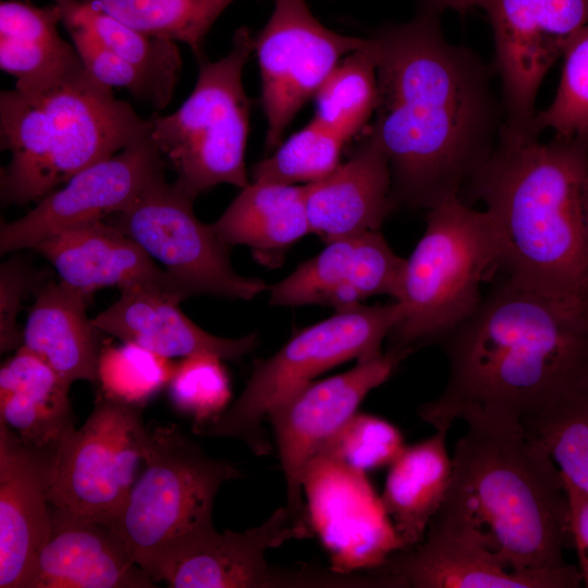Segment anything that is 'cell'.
I'll list each match as a JSON object with an SVG mask.
<instances>
[{"instance_id":"1","label":"cell","mask_w":588,"mask_h":588,"mask_svg":"<svg viewBox=\"0 0 588 588\" xmlns=\"http://www.w3.org/2000/svg\"><path fill=\"white\" fill-rule=\"evenodd\" d=\"M367 39L378 84L368 132L387 156L391 198L395 208L429 210L461 195L501 138L495 71L448 41L439 15L420 5L411 21Z\"/></svg>"},{"instance_id":"2","label":"cell","mask_w":588,"mask_h":588,"mask_svg":"<svg viewBox=\"0 0 588 588\" xmlns=\"http://www.w3.org/2000/svg\"><path fill=\"white\" fill-rule=\"evenodd\" d=\"M438 343L446 384L418 409L436 429L449 430L471 408L522 421L588 388V308L580 293L502 272Z\"/></svg>"},{"instance_id":"3","label":"cell","mask_w":588,"mask_h":588,"mask_svg":"<svg viewBox=\"0 0 588 588\" xmlns=\"http://www.w3.org/2000/svg\"><path fill=\"white\" fill-rule=\"evenodd\" d=\"M450 483L428 527L527 572L567 566L569 509L563 477L519 419L466 409Z\"/></svg>"},{"instance_id":"4","label":"cell","mask_w":588,"mask_h":588,"mask_svg":"<svg viewBox=\"0 0 588 588\" xmlns=\"http://www.w3.org/2000/svg\"><path fill=\"white\" fill-rule=\"evenodd\" d=\"M588 135L501 138L460 195L480 201L498 231L501 272L563 293H580L588 266L584 186Z\"/></svg>"},{"instance_id":"5","label":"cell","mask_w":588,"mask_h":588,"mask_svg":"<svg viewBox=\"0 0 588 588\" xmlns=\"http://www.w3.org/2000/svg\"><path fill=\"white\" fill-rule=\"evenodd\" d=\"M150 134V121L85 66L50 86L0 94L3 206L37 203L81 170Z\"/></svg>"},{"instance_id":"6","label":"cell","mask_w":588,"mask_h":588,"mask_svg":"<svg viewBox=\"0 0 588 588\" xmlns=\"http://www.w3.org/2000/svg\"><path fill=\"white\" fill-rule=\"evenodd\" d=\"M427 211L424 234L405 259L388 350L412 354L439 342L476 309L482 285L502 269L501 241L487 211L460 195Z\"/></svg>"},{"instance_id":"7","label":"cell","mask_w":588,"mask_h":588,"mask_svg":"<svg viewBox=\"0 0 588 588\" xmlns=\"http://www.w3.org/2000/svg\"><path fill=\"white\" fill-rule=\"evenodd\" d=\"M240 476L235 465L207 455L176 425L157 426L149 429L144 470L112 528L154 579L185 544L215 529L217 492Z\"/></svg>"},{"instance_id":"8","label":"cell","mask_w":588,"mask_h":588,"mask_svg":"<svg viewBox=\"0 0 588 588\" xmlns=\"http://www.w3.org/2000/svg\"><path fill=\"white\" fill-rule=\"evenodd\" d=\"M253 52V34L240 27L224 57L197 59L194 89L181 107L149 118L150 138L175 173L173 185L194 200L219 184L242 189L250 183L245 168L250 101L243 70Z\"/></svg>"},{"instance_id":"9","label":"cell","mask_w":588,"mask_h":588,"mask_svg":"<svg viewBox=\"0 0 588 588\" xmlns=\"http://www.w3.org/2000/svg\"><path fill=\"white\" fill-rule=\"evenodd\" d=\"M399 318L396 301L336 309L331 317L298 331L272 356L255 359L237 400L194 432L235 438L255 455L269 454L271 444L264 428L269 413L323 371L350 359L381 355L382 343Z\"/></svg>"},{"instance_id":"10","label":"cell","mask_w":588,"mask_h":588,"mask_svg":"<svg viewBox=\"0 0 588 588\" xmlns=\"http://www.w3.org/2000/svg\"><path fill=\"white\" fill-rule=\"evenodd\" d=\"M142 408L99 393L84 425L59 444L50 504L113 526L135 482L149 438Z\"/></svg>"},{"instance_id":"11","label":"cell","mask_w":588,"mask_h":588,"mask_svg":"<svg viewBox=\"0 0 588 588\" xmlns=\"http://www.w3.org/2000/svg\"><path fill=\"white\" fill-rule=\"evenodd\" d=\"M194 199L166 177L149 186L127 209L110 222L161 264L175 292L185 299L213 295L249 301L268 291L256 278L238 274L230 261V248L194 213Z\"/></svg>"},{"instance_id":"12","label":"cell","mask_w":588,"mask_h":588,"mask_svg":"<svg viewBox=\"0 0 588 588\" xmlns=\"http://www.w3.org/2000/svg\"><path fill=\"white\" fill-rule=\"evenodd\" d=\"M482 9L493 33V69L505 117L502 135L539 138L538 90L573 36L588 24V0H487Z\"/></svg>"},{"instance_id":"13","label":"cell","mask_w":588,"mask_h":588,"mask_svg":"<svg viewBox=\"0 0 588 588\" xmlns=\"http://www.w3.org/2000/svg\"><path fill=\"white\" fill-rule=\"evenodd\" d=\"M366 44L367 37L326 27L311 12L308 0H274L268 22L254 36L267 150L281 144L292 120L341 60Z\"/></svg>"},{"instance_id":"14","label":"cell","mask_w":588,"mask_h":588,"mask_svg":"<svg viewBox=\"0 0 588 588\" xmlns=\"http://www.w3.org/2000/svg\"><path fill=\"white\" fill-rule=\"evenodd\" d=\"M409 353L387 350L350 370L311 381L268 415L285 477L286 510L298 539L311 536L304 503L305 476L320 449L357 413L367 394L385 382Z\"/></svg>"},{"instance_id":"15","label":"cell","mask_w":588,"mask_h":588,"mask_svg":"<svg viewBox=\"0 0 588 588\" xmlns=\"http://www.w3.org/2000/svg\"><path fill=\"white\" fill-rule=\"evenodd\" d=\"M168 168L150 135L74 174L22 218L1 222L0 253L29 248L60 231L127 209Z\"/></svg>"},{"instance_id":"16","label":"cell","mask_w":588,"mask_h":588,"mask_svg":"<svg viewBox=\"0 0 588 588\" xmlns=\"http://www.w3.org/2000/svg\"><path fill=\"white\" fill-rule=\"evenodd\" d=\"M297 538L285 506L245 531L216 528L176 552L157 572L155 581L172 588L342 587L344 575L310 566L275 567L266 552Z\"/></svg>"},{"instance_id":"17","label":"cell","mask_w":588,"mask_h":588,"mask_svg":"<svg viewBox=\"0 0 588 588\" xmlns=\"http://www.w3.org/2000/svg\"><path fill=\"white\" fill-rule=\"evenodd\" d=\"M57 449L29 445L0 422V588H32L50 528Z\"/></svg>"},{"instance_id":"18","label":"cell","mask_w":588,"mask_h":588,"mask_svg":"<svg viewBox=\"0 0 588 588\" xmlns=\"http://www.w3.org/2000/svg\"><path fill=\"white\" fill-rule=\"evenodd\" d=\"M404 264L405 258L395 254L379 230L333 240L290 275L269 286V303L326 305L336 310L376 295H389L396 301Z\"/></svg>"},{"instance_id":"19","label":"cell","mask_w":588,"mask_h":588,"mask_svg":"<svg viewBox=\"0 0 588 588\" xmlns=\"http://www.w3.org/2000/svg\"><path fill=\"white\" fill-rule=\"evenodd\" d=\"M392 588H577V566L514 571L486 550L428 527L414 548L396 550L369 571Z\"/></svg>"},{"instance_id":"20","label":"cell","mask_w":588,"mask_h":588,"mask_svg":"<svg viewBox=\"0 0 588 588\" xmlns=\"http://www.w3.org/2000/svg\"><path fill=\"white\" fill-rule=\"evenodd\" d=\"M119 534L50 504V528L32 588H154Z\"/></svg>"},{"instance_id":"21","label":"cell","mask_w":588,"mask_h":588,"mask_svg":"<svg viewBox=\"0 0 588 588\" xmlns=\"http://www.w3.org/2000/svg\"><path fill=\"white\" fill-rule=\"evenodd\" d=\"M107 309L93 318L102 332L146 347L167 358L212 355L222 360L238 362L257 346V334L237 339L208 333L179 305L175 294L151 286H128Z\"/></svg>"},{"instance_id":"22","label":"cell","mask_w":588,"mask_h":588,"mask_svg":"<svg viewBox=\"0 0 588 588\" xmlns=\"http://www.w3.org/2000/svg\"><path fill=\"white\" fill-rule=\"evenodd\" d=\"M32 249L53 266L61 282L88 294L105 287L151 286L181 297L163 269L103 220L60 231Z\"/></svg>"},{"instance_id":"23","label":"cell","mask_w":588,"mask_h":588,"mask_svg":"<svg viewBox=\"0 0 588 588\" xmlns=\"http://www.w3.org/2000/svg\"><path fill=\"white\" fill-rule=\"evenodd\" d=\"M310 233L326 243L378 231L395 209L384 151L368 132L351 157L326 177L304 185Z\"/></svg>"},{"instance_id":"24","label":"cell","mask_w":588,"mask_h":588,"mask_svg":"<svg viewBox=\"0 0 588 588\" xmlns=\"http://www.w3.org/2000/svg\"><path fill=\"white\" fill-rule=\"evenodd\" d=\"M93 294L59 281L41 285L23 329V347L66 382L97 383L102 346L99 329L87 316Z\"/></svg>"},{"instance_id":"25","label":"cell","mask_w":588,"mask_h":588,"mask_svg":"<svg viewBox=\"0 0 588 588\" xmlns=\"http://www.w3.org/2000/svg\"><path fill=\"white\" fill-rule=\"evenodd\" d=\"M62 10L26 0L0 2V68L22 93L41 90L84 66L76 48L59 33Z\"/></svg>"},{"instance_id":"26","label":"cell","mask_w":588,"mask_h":588,"mask_svg":"<svg viewBox=\"0 0 588 588\" xmlns=\"http://www.w3.org/2000/svg\"><path fill=\"white\" fill-rule=\"evenodd\" d=\"M70 385L21 346L0 369V422L29 445L58 448L75 427Z\"/></svg>"},{"instance_id":"27","label":"cell","mask_w":588,"mask_h":588,"mask_svg":"<svg viewBox=\"0 0 588 588\" xmlns=\"http://www.w3.org/2000/svg\"><path fill=\"white\" fill-rule=\"evenodd\" d=\"M446 429L406 445L389 465L380 505L403 549L419 544L445 497L452 471Z\"/></svg>"},{"instance_id":"28","label":"cell","mask_w":588,"mask_h":588,"mask_svg":"<svg viewBox=\"0 0 588 588\" xmlns=\"http://www.w3.org/2000/svg\"><path fill=\"white\" fill-rule=\"evenodd\" d=\"M211 226L229 246H248L257 260L274 266L310 233L304 185L250 181Z\"/></svg>"},{"instance_id":"29","label":"cell","mask_w":588,"mask_h":588,"mask_svg":"<svg viewBox=\"0 0 588 588\" xmlns=\"http://www.w3.org/2000/svg\"><path fill=\"white\" fill-rule=\"evenodd\" d=\"M150 36L182 42L196 59L206 56L207 34L235 0H82Z\"/></svg>"},{"instance_id":"30","label":"cell","mask_w":588,"mask_h":588,"mask_svg":"<svg viewBox=\"0 0 588 588\" xmlns=\"http://www.w3.org/2000/svg\"><path fill=\"white\" fill-rule=\"evenodd\" d=\"M314 120L345 144L363 131L375 114L377 70L367 44L347 54L314 96Z\"/></svg>"},{"instance_id":"31","label":"cell","mask_w":588,"mask_h":588,"mask_svg":"<svg viewBox=\"0 0 588 588\" xmlns=\"http://www.w3.org/2000/svg\"><path fill=\"white\" fill-rule=\"evenodd\" d=\"M66 17L84 24L106 48L172 99L182 69V57L175 41L142 33L82 0L62 13V20Z\"/></svg>"},{"instance_id":"32","label":"cell","mask_w":588,"mask_h":588,"mask_svg":"<svg viewBox=\"0 0 588 588\" xmlns=\"http://www.w3.org/2000/svg\"><path fill=\"white\" fill-rule=\"evenodd\" d=\"M522 424L552 458L564 483L588 493V388Z\"/></svg>"},{"instance_id":"33","label":"cell","mask_w":588,"mask_h":588,"mask_svg":"<svg viewBox=\"0 0 588 588\" xmlns=\"http://www.w3.org/2000/svg\"><path fill=\"white\" fill-rule=\"evenodd\" d=\"M344 144L313 119L252 168V181L284 185L320 181L341 163Z\"/></svg>"},{"instance_id":"34","label":"cell","mask_w":588,"mask_h":588,"mask_svg":"<svg viewBox=\"0 0 588 588\" xmlns=\"http://www.w3.org/2000/svg\"><path fill=\"white\" fill-rule=\"evenodd\" d=\"M175 365L132 342L102 347L97 367V383L103 395L143 407L168 383Z\"/></svg>"},{"instance_id":"35","label":"cell","mask_w":588,"mask_h":588,"mask_svg":"<svg viewBox=\"0 0 588 588\" xmlns=\"http://www.w3.org/2000/svg\"><path fill=\"white\" fill-rule=\"evenodd\" d=\"M405 446L396 426L375 415L356 413L320 449L315 460H326L354 474L365 475L390 465Z\"/></svg>"},{"instance_id":"36","label":"cell","mask_w":588,"mask_h":588,"mask_svg":"<svg viewBox=\"0 0 588 588\" xmlns=\"http://www.w3.org/2000/svg\"><path fill=\"white\" fill-rule=\"evenodd\" d=\"M560 83L552 102L536 114L538 134L552 130L558 137L588 135V24L563 52Z\"/></svg>"},{"instance_id":"37","label":"cell","mask_w":588,"mask_h":588,"mask_svg":"<svg viewBox=\"0 0 588 588\" xmlns=\"http://www.w3.org/2000/svg\"><path fill=\"white\" fill-rule=\"evenodd\" d=\"M221 362L212 355H194L174 367L168 383L169 399L180 413L193 418L194 428L228 408L231 389Z\"/></svg>"},{"instance_id":"38","label":"cell","mask_w":588,"mask_h":588,"mask_svg":"<svg viewBox=\"0 0 588 588\" xmlns=\"http://www.w3.org/2000/svg\"><path fill=\"white\" fill-rule=\"evenodd\" d=\"M62 23L85 66L99 82L111 88H125L137 100L158 111L171 102L154 82L106 48L79 21L66 17Z\"/></svg>"},{"instance_id":"39","label":"cell","mask_w":588,"mask_h":588,"mask_svg":"<svg viewBox=\"0 0 588 588\" xmlns=\"http://www.w3.org/2000/svg\"><path fill=\"white\" fill-rule=\"evenodd\" d=\"M38 284V278L20 256H13L0 268V351L7 353L23 345V330L17 316L26 295Z\"/></svg>"},{"instance_id":"40","label":"cell","mask_w":588,"mask_h":588,"mask_svg":"<svg viewBox=\"0 0 588 588\" xmlns=\"http://www.w3.org/2000/svg\"><path fill=\"white\" fill-rule=\"evenodd\" d=\"M572 537L583 585L588 588V493L565 485Z\"/></svg>"},{"instance_id":"41","label":"cell","mask_w":588,"mask_h":588,"mask_svg":"<svg viewBox=\"0 0 588 588\" xmlns=\"http://www.w3.org/2000/svg\"><path fill=\"white\" fill-rule=\"evenodd\" d=\"M487 0H424L419 5L427 11L440 15L446 10L465 14L475 8H482Z\"/></svg>"},{"instance_id":"42","label":"cell","mask_w":588,"mask_h":588,"mask_svg":"<svg viewBox=\"0 0 588 588\" xmlns=\"http://www.w3.org/2000/svg\"><path fill=\"white\" fill-rule=\"evenodd\" d=\"M580 296L588 308V266L586 268L583 282L580 285Z\"/></svg>"},{"instance_id":"43","label":"cell","mask_w":588,"mask_h":588,"mask_svg":"<svg viewBox=\"0 0 588 588\" xmlns=\"http://www.w3.org/2000/svg\"><path fill=\"white\" fill-rule=\"evenodd\" d=\"M56 4H58L61 10H62V13L69 11L70 9H72L73 7H75L79 0H53Z\"/></svg>"},{"instance_id":"44","label":"cell","mask_w":588,"mask_h":588,"mask_svg":"<svg viewBox=\"0 0 588 588\" xmlns=\"http://www.w3.org/2000/svg\"><path fill=\"white\" fill-rule=\"evenodd\" d=\"M584 201H585L586 222H587V229H588V162H587L586 175H585Z\"/></svg>"}]
</instances>
